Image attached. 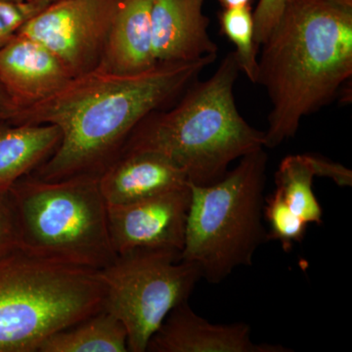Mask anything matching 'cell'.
<instances>
[{"label": "cell", "mask_w": 352, "mask_h": 352, "mask_svg": "<svg viewBox=\"0 0 352 352\" xmlns=\"http://www.w3.org/2000/svg\"><path fill=\"white\" fill-rule=\"evenodd\" d=\"M217 57L157 64L133 75L98 67L22 109L11 124H52L61 131L57 149L32 175L47 182L100 175L119 156L135 127L180 96Z\"/></svg>", "instance_id": "obj_1"}, {"label": "cell", "mask_w": 352, "mask_h": 352, "mask_svg": "<svg viewBox=\"0 0 352 352\" xmlns=\"http://www.w3.org/2000/svg\"><path fill=\"white\" fill-rule=\"evenodd\" d=\"M261 46L256 83L271 102L265 148H275L351 80L352 10L323 0H287Z\"/></svg>", "instance_id": "obj_2"}, {"label": "cell", "mask_w": 352, "mask_h": 352, "mask_svg": "<svg viewBox=\"0 0 352 352\" xmlns=\"http://www.w3.org/2000/svg\"><path fill=\"white\" fill-rule=\"evenodd\" d=\"M240 73L231 51L210 78L194 80L173 107L148 115L122 152L161 155L192 184L219 182L234 161L265 148V132L252 127L236 106L234 87Z\"/></svg>", "instance_id": "obj_3"}, {"label": "cell", "mask_w": 352, "mask_h": 352, "mask_svg": "<svg viewBox=\"0 0 352 352\" xmlns=\"http://www.w3.org/2000/svg\"><path fill=\"white\" fill-rule=\"evenodd\" d=\"M97 270L0 249V352H38L44 340L103 309Z\"/></svg>", "instance_id": "obj_4"}, {"label": "cell", "mask_w": 352, "mask_h": 352, "mask_svg": "<svg viewBox=\"0 0 352 352\" xmlns=\"http://www.w3.org/2000/svg\"><path fill=\"white\" fill-rule=\"evenodd\" d=\"M19 245L41 258L100 270L117 258L99 175L47 182L28 175L7 192Z\"/></svg>", "instance_id": "obj_5"}, {"label": "cell", "mask_w": 352, "mask_h": 352, "mask_svg": "<svg viewBox=\"0 0 352 352\" xmlns=\"http://www.w3.org/2000/svg\"><path fill=\"white\" fill-rule=\"evenodd\" d=\"M267 154L264 148L241 157L219 182L192 184L182 261L198 266L212 284L250 266L267 242L263 223Z\"/></svg>", "instance_id": "obj_6"}, {"label": "cell", "mask_w": 352, "mask_h": 352, "mask_svg": "<svg viewBox=\"0 0 352 352\" xmlns=\"http://www.w3.org/2000/svg\"><path fill=\"white\" fill-rule=\"evenodd\" d=\"M105 289L103 308L119 319L127 332L129 352H145L148 342L168 314L185 302L201 273L170 250H134L118 254L97 270Z\"/></svg>", "instance_id": "obj_7"}, {"label": "cell", "mask_w": 352, "mask_h": 352, "mask_svg": "<svg viewBox=\"0 0 352 352\" xmlns=\"http://www.w3.org/2000/svg\"><path fill=\"white\" fill-rule=\"evenodd\" d=\"M122 0H58L30 18L18 34L54 55L72 78L100 66Z\"/></svg>", "instance_id": "obj_8"}, {"label": "cell", "mask_w": 352, "mask_h": 352, "mask_svg": "<svg viewBox=\"0 0 352 352\" xmlns=\"http://www.w3.org/2000/svg\"><path fill=\"white\" fill-rule=\"evenodd\" d=\"M191 201L190 183L150 198L107 205L109 235L116 254L134 250H170L184 247L187 214Z\"/></svg>", "instance_id": "obj_9"}, {"label": "cell", "mask_w": 352, "mask_h": 352, "mask_svg": "<svg viewBox=\"0 0 352 352\" xmlns=\"http://www.w3.org/2000/svg\"><path fill=\"white\" fill-rule=\"evenodd\" d=\"M149 352H292L279 344H254L245 323L212 324L188 302L173 308L148 342Z\"/></svg>", "instance_id": "obj_10"}, {"label": "cell", "mask_w": 352, "mask_h": 352, "mask_svg": "<svg viewBox=\"0 0 352 352\" xmlns=\"http://www.w3.org/2000/svg\"><path fill=\"white\" fill-rule=\"evenodd\" d=\"M205 0H153V52L157 64L186 63L217 56L219 46L208 34Z\"/></svg>", "instance_id": "obj_11"}, {"label": "cell", "mask_w": 352, "mask_h": 352, "mask_svg": "<svg viewBox=\"0 0 352 352\" xmlns=\"http://www.w3.org/2000/svg\"><path fill=\"white\" fill-rule=\"evenodd\" d=\"M0 78L20 111L47 98L73 78L43 44L17 32L0 47Z\"/></svg>", "instance_id": "obj_12"}, {"label": "cell", "mask_w": 352, "mask_h": 352, "mask_svg": "<svg viewBox=\"0 0 352 352\" xmlns=\"http://www.w3.org/2000/svg\"><path fill=\"white\" fill-rule=\"evenodd\" d=\"M175 164L156 153L124 151L99 175V186L107 205L150 198L189 184Z\"/></svg>", "instance_id": "obj_13"}, {"label": "cell", "mask_w": 352, "mask_h": 352, "mask_svg": "<svg viewBox=\"0 0 352 352\" xmlns=\"http://www.w3.org/2000/svg\"><path fill=\"white\" fill-rule=\"evenodd\" d=\"M153 0H122L99 68L120 75L156 66L152 43Z\"/></svg>", "instance_id": "obj_14"}, {"label": "cell", "mask_w": 352, "mask_h": 352, "mask_svg": "<svg viewBox=\"0 0 352 352\" xmlns=\"http://www.w3.org/2000/svg\"><path fill=\"white\" fill-rule=\"evenodd\" d=\"M60 141L61 131L52 124L0 122V194L47 161Z\"/></svg>", "instance_id": "obj_15"}, {"label": "cell", "mask_w": 352, "mask_h": 352, "mask_svg": "<svg viewBox=\"0 0 352 352\" xmlns=\"http://www.w3.org/2000/svg\"><path fill=\"white\" fill-rule=\"evenodd\" d=\"M129 352L124 324L101 309L47 338L38 352Z\"/></svg>", "instance_id": "obj_16"}, {"label": "cell", "mask_w": 352, "mask_h": 352, "mask_svg": "<svg viewBox=\"0 0 352 352\" xmlns=\"http://www.w3.org/2000/svg\"><path fill=\"white\" fill-rule=\"evenodd\" d=\"M316 176L314 155H291L284 157L275 173L276 189L296 214L307 223L321 224L323 210L314 195Z\"/></svg>", "instance_id": "obj_17"}, {"label": "cell", "mask_w": 352, "mask_h": 352, "mask_svg": "<svg viewBox=\"0 0 352 352\" xmlns=\"http://www.w3.org/2000/svg\"><path fill=\"white\" fill-rule=\"evenodd\" d=\"M220 32L235 46L236 60L240 71L250 82L256 83L258 76L259 47L254 38L252 7L222 9L219 15Z\"/></svg>", "instance_id": "obj_18"}, {"label": "cell", "mask_w": 352, "mask_h": 352, "mask_svg": "<svg viewBox=\"0 0 352 352\" xmlns=\"http://www.w3.org/2000/svg\"><path fill=\"white\" fill-rule=\"evenodd\" d=\"M263 217L270 224L268 241L281 243L284 252H289L296 243H300L307 232V223L292 210L279 190L265 199Z\"/></svg>", "instance_id": "obj_19"}, {"label": "cell", "mask_w": 352, "mask_h": 352, "mask_svg": "<svg viewBox=\"0 0 352 352\" xmlns=\"http://www.w3.org/2000/svg\"><path fill=\"white\" fill-rule=\"evenodd\" d=\"M45 6L31 2L0 1V47L19 31L30 18L38 13Z\"/></svg>", "instance_id": "obj_20"}, {"label": "cell", "mask_w": 352, "mask_h": 352, "mask_svg": "<svg viewBox=\"0 0 352 352\" xmlns=\"http://www.w3.org/2000/svg\"><path fill=\"white\" fill-rule=\"evenodd\" d=\"M287 0H258L254 8V38L258 47L274 29L286 6Z\"/></svg>", "instance_id": "obj_21"}, {"label": "cell", "mask_w": 352, "mask_h": 352, "mask_svg": "<svg viewBox=\"0 0 352 352\" xmlns=\"http://www.w3.org/2000/svg\"><path fill=\"white\" fill-rule=\"evenodd\" d=\"M19 245L17 224L8 194H0V249Z\"/></svg>", "instance_id": "obj_22"}, {"label": "cell", "mask_w": 352, "mask_h": 352, "mask_svg": "<svg viewBox=\"0 0 352 352\" xmlns=\"http://www.w3.org/2000/svg\"><path fill=\"white\" fill-rule=\"evenodd\" d=\"M314 162L316 176L330 178L339 186H351L352 173L346 166L317 155H314Z\"/></svg>", "instance_id": "obj_23"}, {"label": "cell", "mask_w": 352, "mask_h": 352, "mask_svg": "<svg viewBox=\"0 0 352 352\" xmlns=\"http://www.w3.org/2000/svg\"><path fill=\"white\" fill-rule=\"evenodd\" d=\"M18 112L19 108L14 103L12 97L0 78V122H12Z\"/></svg>", "instance_id": "obj_24"}, {"label": "cell", "mask_w": 352, "mask_h": 352, "mask_svg": "<svg viewBox=\"0 0 352 352\" xmlns=\"http://www.w3.org/2000/svg\"><path fill=\"white\" fill-rule=\"evenodd\" d=\"M222 9L238 8V7H252L254 0H217Z\"/></svg>", "instance_id": "obj_25"}, {"label": "cell", "mask_w": 352, "mask_h": 352, "mask_svg": "<svg viewBox=\"0 0 352 352\" xmlns=\"http://www.w3.org/2000/svg\"><path fill=\"white\" fill-rule=\"evenodd\" d=\"M323 1L328 2V3L333 4V6L340 7V8L352 10V0H323Z\"/></svg>", "instance_id": "obj_26"}, {"label": "cell", "mask_w": 352, "mask_h": 352, "mask_svg": "<svg viewBox=\"0 0 352 352\" xmlns=\"http://www.w3.org/2000/svg\"><path fill=\"white\" fill-rule=\"evenodd\" d=\"M25 1L31 2V3L39 4V6H48L52 2L58 1V0H25Z\"/></svg>", "instance_id": "obj_27"}, {"label": "cell", "mask_w": 352, "mask_h": 352, "mask_svg": "<svg viewBox=\"0 0 352 352\" xmlns=\"http://www.w3.org/2000/svg\"><path fill=\"white\" fill-rule=\"evenodd\" d=\"M0 1H4V2H22V1H25V0H0Z\"/></svg>", "instance_id": "obj_28"}]
</instances>
